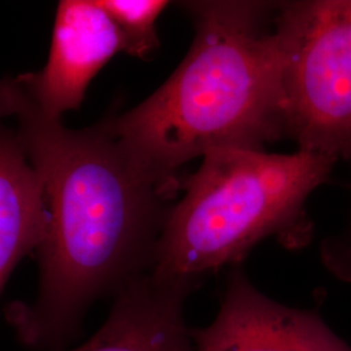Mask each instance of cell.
Returning a JSON list of instances; mask_svg holds the SVG:
<instances>
[{
    "label": "cell",
    "instance_id": "1",
    "mask_svg": "<svg viewBox=\"0 0 351 351\" xmlns=\"http://www.w3.org/2000/svg\"><path fill=\"white\" fill-rule=\"evenodd\" d=\"M0 120L12 121L49 210L37 298L12 302L4 317L26 349L63 351L93 303L150 272L173 198L139 173L107 117L69 129L38 104L21 75L0 80Z\"/></svg>",
    "mask_w": 351,
    "mask_h": 351
},
{
    "label": "cell",
    "instance_id": "2",
    "mask_svg": "<svg viewBox=\"0 0 351 351\" xmlns=\"http://www.w3.org/2000/svg\"><path fill=\"white\" fill-rule=\"evenodd\" d=\"M278 3L186 1V58L136 108L107 117L130 162L169 197L180 168L223 149L264 150L285 137L275 23Z\"/></svg>",
    "mask_w": 351,
    "mask_h": 351
},
{
    "label": "cell",
    "instance_id": "3",
    "mask_svg": "<svg viewBox=\"0 0 351 351\" xmlns=\"http://www.w3.org/2000/svg\"><path fill=\"white\" fill-rule=\"evenodd\" d=\"M337 159L308 151L280 155L223 149L203 156L167 216L150 274L194 284L241 262L268 236L302 243L310 224L304 206Z\"/></svg>",
    "mask_w": 351,
    "mask_h": 351
},
{
    "label": "cell",
    "instance_id": "4",
    "mask_svg": "<svg viewBox=\"0 0 351 351\" xmlns=\"http://www.w3.org/2000/svg\"><path fill=\"white\" fill-rule=\"evenodd\" d=\"M274 29L285 137L351 160V0L278 3Z\"/></svg>",
    "mask_w": 351,
    "mask_h": 351
},
{
    "label": "cell",
    "instance_id": "5",
    "mask_svg": "<svg viewBox=\"0 0 351 351\" xmlns=\"http://www.w3.org/2000/svg\"><path fill=\"white\" fill-rule=\"evenodd\" d=\"M190 336L194 351H351L316 313L269 300L239 269L215 322Z\"/></svg>",
    "mask_w": 351,
    "mask_h": 351
},
{
    "label": "cell",
    "instance_id": "6",
    "mask_svg": "<svg viewBox=\"0 0 351 351\" xmlns=\"http://www.w3.org/2000/svg\"><path fill=\"white\" fill-rule=\"evenodd\" d=\"M120 51H125L123 34L97 0H64L56 12L49 62L40 72L21 78L38 104L62 119L81 106L93 78Z\"/></svg>",
    "mask_w": 351,
    "mask_h": 351
},
{
    "label": "cell",
    "instance_id": "7",
    "mask_svg": "<svg viewBox=\"0 0 351 351\" xmlns=\"http://www.w3.org/2000/svg\"><path fill=\"white\" fill-rule=\"evenodd\" d=\"M197 285L150 272L130 280L114 294L101 329L73 351H194L182 307Z\"/></svg>",
    "mask_w": 351,
    "mask_h": 351
},
{
    "label": "cell",
    "instance_id": "8",
    "mask_svg": "<svg viewBox=\"0 0 351 351\" xmlns=\"http://www.w3.org/2000/svg\"><path fill=\"white\" fill-rule=\"evenodd\" d=\"M47 228L40 177L16 129L0 120V294L16 265L40 247Z\"/></svg>",
    "mask_w": 351,
    "mask_h": 351
},
{
    "label": "cell",
    "instance_id": "9",
    "mask_svg": "<svg viewBox=\"0 0 351 351\" xmlns=\"http://www.w3.org/2000/svg\"><path fill=\"white\" fill-rule=\"evenodd\" d=\"M125 42L126 53L146 59L159 46L156 21L169 5L163 0H97Z\"/></svg>",
    "mask_w": 351,
    "mask_h": 351
}]
</instances>
